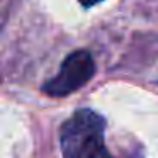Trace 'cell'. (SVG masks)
<instances>
[{
	"instance_id": "obj_1",
	"label": "cell",
	"mask_w": 158,
	"mask_h": 158,
	"mask_svg": "<svg viewBox=\"0 0 158 158\" xmlns=\"http://www.w3.org/2000/svg\"><path fill=\"white\" fill-rule=\"evenodd\" d=\"M63 158H112L106 146V121L92 109H77L60 127Z\"/></svg>"
},
{
	"instance_id": "obj_3",
	"label": "cell",
	"mask_w": 158,
	"mask_h": 158,
	"mask_svg": "<svg viewBox=\"0 0 158 158\" xmlns=\"http://www.w3.org/2000/svg\"><path fill=\"white\" fill-rule=\"evenodd\" d=\"M78 2H80V5H82V7L89 9V7H94V5H97V4H100V2H104V0H78Z\"/></svg>"
},
{
	"instance_id": "obj_2",
	"label": "cell",
	"mask_w": 158,
	"mask_h": 158,
	"mask_svg": "<svg viewBox=\"0 0 158 158\" xmlns=\"http://www.w3.org/2000/svg\"><path fill=\"white\" fill-rule=\"evenodd\" d=\"M95 73V63L87 49H77L63 60L58 73L43 85L49 97H66L82 89Z\"/></svg>"
}]
</instances>
